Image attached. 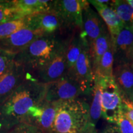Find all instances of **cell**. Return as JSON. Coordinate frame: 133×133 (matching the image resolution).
I'll list each match as a JSON object with an SVG mask.
<instances>
[{
    "label": "cell",
    "mask_w": 133,
    "mask_h": 133,
    "mask_svg": "<svg viewBox=\"0 0 133 133\" xmlns=\"http://www.w3.org/2000/svg\"><path fill=\"white\" fill-rule=\"evenodd\" d=\"M90 92L75 79L67 75L46 84L45 100L47 102H59L76 99Z\"/></svg>",
    "instance_id": "5"
},
{
    "label": "cell",
    "mask_w": 133,
    "mask_h": 133,
    "mask_svg": "<svg viewBox=\"0 0 133 133\" xmlns=\"http://www.w3.org/2000/svg\"><path fill=\"white\" fill-rule=\"evenodd\" d=\"M2 128H3V126H2V125H1V124H0V129H2Z\"/></svg>",
    "instance_id": "36"
},
{
    "label": "cell",
    "mask_w": 133,
    "mask_h": 133,
    "mask_svg": "<svg viewBox=\"0 0 133 133\" xmlns=\"http://www.w3.org/2000/svg\"><path fill=\"white\" fill-rule=\"evenodd\" d=\"M128 101H130V102L133 103V92H132V94H131V97L129 98V99L128 100Z\"/></svg>",
    "instance_id": "33"
},
{
    "label": "cell",
    "mask_w": 133,
    "mask_h": 133,
    "mask_svg": "<svg viewBox=\"0 0 133 133\" xmlns=\"http://www.w3.org/2000/svg\"><path fill=\"white\" fill-rule=\"evenodd\" d=\"M16 54L0 49V76L11 67L14 62Z\"/></svg>",
    "instance_id": "25"
},
{
    "label": "cell",
    "mask_w": 133,
    "mask_h": 133,
    "mask_svg": "<svg viewBox=\"0 0 133 133\" xmlns=\"http://www.w3.org/2000/svg\"><path fill=\"white\" fill-rule=\"evenodd\" d=\"M22 15L13 1H0V24L21 19Z\"/></svg>",
    "instance_id": "23"
},
{
    "label": "cell",
    "mask_w": 133,
    "mask_h": 133,
    "mask_svg": "<svg viewBox=\"0 0 133 133\" xmlns=\"http://www.w3.org/2000/svg\"><path fill=\"white\" fill-rule=\"evenodd\" d=\"M14 2L22 17H25L33 14L54 10L56 1L14 0Z\"/></svg>",
    "instance_id": "17"
},
{
    "label": "cell",
    "mask_w": 133,
    "mask_h": 133,
    "mask_svg": "<svg viewBox=\"0 0 133 133\" xmlns=\"http://www.w3.org/2000/svg\"><path fill=\"white\" fill-rule=\"evenodd\" d=\"M43 35L40 32L25 28L7 38L0 39V49L17 55Z\"/></svg>",
    "instance_id": "13"
},
{
    "label": "cell",
    "mask_w": 133,
    "mask_h": 133,
    "mask_svg": "<svg viewBox=\"0 0 133 133\" xmlns=\"http://www.w3.org/2000/svg\"><path fill=\"white\" fill-rule=\"evenodd\" d=\"M87 1L59 0L56 1L54 10L62 18L65 27L81 30L83 11Z\"/></svg>",
    "instance_id": "7"
},
{
    "label": "cell",
    "mask_w": 133,
    "mask_h": 133,
    "mask_svg": "<svg viewBox=\"0 0 133 133\" xmlns=\"http://www.w3.org/2000/svg\"><path fill=\"white\" fill-rule=\"evenodd\" d=\"M46 84L29 74L25 80L0 105V124L10 130L17 124L27 123L33 107L45 99Z\"/></svg>",
    "instance_id": "1"
},
{
    "label": "cell",
    "mask_w": 133,
    "mask_h": 133,
    "mask_svg": "<svg viewBox=\"0 0 133 133\" xmlns=\"http://www.w3.org/2000/svg\"><path fill=\"white\" fill-rule=\"evenodd\" d=\"M27 26L26 17L21 18L0 24V39H4L13 33Z\"/></svg>",
    "instance_id": "24"
},
{
    "label": "cell",
    "mask_w": 133,
    "mask_h": 133,
    "mask_svg": "<svg viewBox=\"0 0 133 133\" xmlns=\"http://www.w3.org/2000/svg\"><path fill=\"white\" fill-rule=\"evenodd\" d=\"M97 77L101 86V116L110 123L115 124L122 114L123 97L114 78Z\"/></svg>",
    "instance_id": "4"
},
{
    "label": "cell",
    "mask_w": 133,
    "mask_h": 133,
    "mask_svg": "<svg viewBox=\"0 0 133 133\" xmlns=\"http://www.w3.org/2000/svg\"><path fill=\"white\" fill-rule=\"evenodd\" d=\"M92 99L89 105V124L95 128L96 124L101 117V86L97 76H94V86L92 88Z\"/></svg>",
    "instance_id": "20"
},
{
    "label": "cell",
    "mask_w": 133,
    "mask_h": 133,
    "mask_svg": "<svg viewBox=\"0 0 133 133\" xmlns=\"http://www.w3.org/2000/svg\"><path fill=\"white\" fill-rule=\"evenodd\" d=\"M114 57L112 46L101 58L94 75L100 78H114Z\"/></svg>",
    "instance_id": "21"
},
{
    "label": "cell",
    "mask_w": 133,
    "mask_h": 133,
    "mask_svg": "<svg viewBox=\"0 0 133 133\" xmlns=\"http://www.w3.org/2000/svg\"><path fill=\"white\" fill-rule=\"evenodd\" d=\"M84 39L80 35V32L78 34L75 35L67 42L66 49V61L67 73L70 74L74 69V66L78 59L82 50Z\"/></svg>",
    "instance_id": "19"
},
{
    "label": "cell",
    "mask_w": 133,
    "mask_h": 133,
    "mask_svg": "<svg viewBox=\"0 0 133 133\" xmlns=\"http://www.w3.org/2000/svg\"><path fill=\"white\" fill-rule=\"evenodd\" d=\"M59 102H50L44 100L31 110L28 123L37 126L43 133H52Z\"/></svg>",
    "instance_id": "9"
},
{
    "label": "cell",
    "mask_w": 133,
    "mask_h": 133,
    "mask_svg": "<svg viewBox=\"0 0 133 133\" xmlns=\"http://www.w3.org/2000/svg\"><path fill=\"white\" fill-rule=\"evenodd\" d=\"M9 133H43L37 126L29 123H22L9 130Z\"/></svg>",
    "instance_id": "26"
},
{
    "label": "cell",
    "mask_w": 133,
    "mask_h": 133,
    "mask_svg": "<svg viewBox=\"0 0 133 133\" xmlns=\"http://www.w3.org/2000/svg\"><path fill=\"white\" fill-rule=\"evenodd\" d=\"M29 74L23 65L14 61L8 71L0 76V105L25 80Z\"/></svg>",
    "instance_id": "11"
},
{
    "label": "cell",
    "mask_w": 133,
    "mask_h": 133,
    "mask_svg": "<svg viewBox=\"0 0 133 133\" xmlns=\"http://www.w3.org/2000/svg\"><path fill=\"white\" fill-rule=\"evenodd\" d=\"M26 28L38 31L43 35H51L65 27L62 18L55 10L26 17Z\"/></svg>",
    "instance_id": "6"
},
{
    "label": "cell",
    "mask_w": 133,
    "mask_h": 133,
    "mask_svg": "<svg viewBox=\"0 0 133 133\" xmlns=\"http://www.w3.org/2000/svg\"><path fill=\"white\" fill-rule=\"evenodd\" d=\"M109 31L99 36L89 45V52L93 72H95L101 58L112 46Z\"/></svg>",
    "instance_id": "18"
},
{
    "label": "cell",
    "mask_w": 133,
    "mask_h": 133,
    "mask_svg": "<svg viewBox=\"0 0 133 133\" xmlns=\"http://www.w3.org/2000/svg\"><path fill=\"white\" fill-rule=\"evenodd\" d=\"M67 42L58 51L56 56L40 69L36 71V79L44 84L53 82L66 75L67 73L66 49Z\"/></svg>",
    "instance_id": "8"
},
{
    "label": "cell",
    "mask_w": 133,
    "mask_h": 133,
    "mask_svg": "<svg viewBox=\"0 0 133 133\" xmlns=\"http://www.w3.org/2000/svg\"><path fill=\"white\" fill-rule=\"evenodd\" d=\"M65 43L55 35H43L16 55L14 61L23 65L29 71H36L48 64Z\"/></svg>",
    "instance_id": "3"
},
{
    "label": "cell",
    "mask_w": 133,
    "mask_h": 133,
    "mask_svg": "<svg viewBox=\"0 0 133 133\" xmlns=\"http://www.w3.org/2000/svg\"><path fill=\"white\" fill-rule=\"evenodd\" d=\"M88 133H97V131H96V129H91L88 132Z\"/></svg>",
    "instance_id": "32"
},
{
    "label": "cell",
    "mask_w": 133,
    "mask_h": 133,
    "mask_svg": "<svg viewBox=\"0 0 133 133\" xmlns=\"http://www.w3.org/2000/svg\"><path fill=\"white\" fill-rule=\"evenodd\" d=\"M110 6L118 16L124 26H131L133 18V9L126 0L112 1Z\"/></svg>",
    "instance_id": "22"
},
{
    "label": "cell",
    "mask_w": 133,
    "mask_h": 133,
    "mask_svg": "<svg viewBox=\"0 0 133 133\" xmlns=\"http://www.w3.org/2000/svg\"><path fill=\"white\" fill-rule=\"evenodd\" d=\"M108 30L104 21L94 11L87 1L83 11V25L80 35L90 44L92 41Z\"/></svg>",
    "instance_id": "12"
},
{
    "label": "cell",
    "mask_w": 133,
    "mask_h": 133,
    "mask_svg": "<svg viewBox=\"0 0 133 133\" xmlns=\"http://www.w3.org/2000/svg\"><path fill=\"white\" fill-rule=\"evenodd\" d=\"M131 27L132 28V29L133 30V18H132V22H131Z\"/></svg>",
    "instance_id": "35"
},
{
    "label": "cell",
    "mask_w": 133,
    "mask_h": 133,
    "mask_svg": "<svg viewBox=\"0 0 133 133\" xmlns=\"http://www.w3.org/2000/svg\"><path fill=\"white\" fill-rule=\"evenodd\" d=\"M122 112L133 124V103L124 98L123 99Z\"/></svg>",
    "instance_id": "28"
},
{
    "label": "cell",
    "mask_w": 133,
    "mask_h": 133,
    "mask_svg": "<svg viewBox=\"0 0 133 133\" xmlns=\"http://www.w3.org/2000/svg\"><path fill=\"white\" fill-rule=\"evenodd\" d=\"M89 105L79 98L60 102L52 133H88L89 124Z\"/></svg>",
    "instance_id": "2"
},
{
    "label": "cell",
    "mask_w": 133,
    "mask_h": 133,
    "mask_svg": "<svg viewBox=\"0 0 133 133\" xmlns=\"http://www.w3.org/2000/svg\"><path fill=\"white\" fill-rule=\"evenodd\" d=\"M126 1H127L128 3L130 5L131 7L133 9V0H126Z\"/></svg>",
    "instance_id": "30"
},
{
    "label": "cell",
    "mask_w": 133,
    "mask_h": 133,
    "mask_svg": "<svg viewBox=\"0 0 133 133\" xmlns=\"http://www.w3.org/2000/svg\"><path fill=\"white\" fill-rule=\"evenodd\" d=\"M132 46L133 30L131 26H124L112 45L115 66L131 63Z\"/></svg>",
    "instance_id": "14"
},
{
    "label": "cell",
    "mask_w": 133,
    "mask_h": 133,
    "mask_svg": "<svg viewBox=\"0 0 133 133\" xmlns=\"http://www.w3.org/2000/svg\"><path fill=\"white\" fill-rule=\"evenodd\" d=\"M83 39L84 43L81 54L76 61L74 70L67 75L75 79L89 92L92 93L94 82V74L89 56V44L84 38Z\"/></svg>",
    "instance_id": "10"
},
{
    "label": "cell",
    "mask_w": 133,
    "mask_h": 133,
    "mask_svg": "<svg viewBox=\"0 0 133 133\" xmlns=\"http://www.w3.org/2000/svg\"><path fill=\"white\" fill-rule=\"evenodd\" d=\"M113 75L123 97L129 100L133 92V63L115 66Z\"/></svg>",
    "instance_id": "16"
},
{
    "label": "cell",
    "mask_w": 133,
    "mask_h": 133,
    "mask_svg": "<svg viewBox=\"0 0 133 133\" xmlns=\"http://www.w3.org/2000/svg\"><path fill=\"white\" fill-rule=\"evenodd\" d=\"M101 133H120L116 124H110L106 126Z\"/></svg>",
    "instance_id": "29"
},
{
    "label": "cell",
    "mask_w": 133,
    "mask_h": 133,
    "mask_svg": "<svg viewBox=\"0 0 133 133\" xmlns=\"http://www.w3.org/2000/svg\"><path fill=\"white\" fill-rule=\"evenodd\" d=\"M0 133H9V130L6 129H0Z\"/></svg>",
    "instance_id": "31"
},
{
    "label": "cell",
    "mask_w": 133,
    "mask_h": 133,
    "mask_svg": "<svg viewBox=\"0 0 133 133\" xmlns=\"http://www.w3.org/2000/svg\"><path fill=\"white\" fill-rule=\"evenodd\" d=\"M115 124L120 133H133V124L123 114V112L118 118Z\"/></svg>",
    "instance_id": "27"
},
{
    "label": "cell",
    "mask_w": 133,
    "mask_h": 133,
    "mask_svg": "<svg viewBox=\"0 0 133 133\" xmlns=\"http://www.w3.org/2000/svg\"><path fill=\"white\" fill-rule=\"evenodd\" d=\"M131 63H133V46H132V52H131Z\"/></svg>",
    "instance_id": "34"
},
{
    "label": "cell",
    "mask_w": 133,
    "mask_h": 133,
    "mask_svg": "<svg viewBox=\"0 0 133 133\" xmlns=\"http://www.w3.org/2000/svg\"><path fill=\"white\" fill-rule=\"evenodd\" d=\"M88 1L95 8L98 14L104 21L110 36L112 45H113L116 36L124 26V24L110 5L101 4L98 2L97 0H89Z\"/></svg>",
    "instance_id": "15"
}]
</instances>
